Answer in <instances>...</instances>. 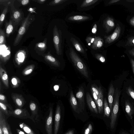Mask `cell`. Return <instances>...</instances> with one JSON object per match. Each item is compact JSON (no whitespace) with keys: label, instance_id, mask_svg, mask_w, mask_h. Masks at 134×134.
<instances>
[{"label":"cell","instance_id":"6da1fadb","mask_svg":"<svg viewBox=\"0 0 134 134\" xmlns=\"http://www.w3.org/2000/svg\"><path fill=\"white\" fill-rule=\"evenodd\" d=\"M35 15L29 13L24 18L20 25L17 34L14 40L13 45L14 46L18 45L21 41L23 36L27 30L30 25L35 19Z\"/></svg>","mask_w":134,"mask_h":134},{"label":"cell","instance_id":"d4e9b609","mask_svg":"<svg viewBox=\"0 0 134 134\" xmlns=\"http://www.w3.org/2000/svg\"><path fill=\"white\" fill-rule=\"evenodd\" d=\"M103 43V39L99 36L96 37L95 40L91 48L94 49H97L101 48Z\"/></svg>","mask_w":134,"mask_h":134},{"label":"cell","instance_id":"f546056e","mask_svg":"<svg viewBox=\"0 0 134 134\" xmlns=\"http://www.w3.org/2000/svg\"><path fill=\"white\" fill-rule=\"evenodd\" d=\"M35 67L34 64H31L25 68L23 70L22 73L24 76H27L30 74L33 71Z\"/></svg>","mask_w":134,"mask_h":134},{"label":"cell","instance_id":"ab89813d","mask_svg":"<svg viewBox=\"0 0 134 134\" xmlns=\"http://www.w3.org/2000/svg\"><path fill=\"white\" fill-rule=\"evenodd\" d=\"M67 1V0H54L50 2L49 5L51 6H54L61 4Z\"/></svg>","mask_w":134,"mask_h":134},{"label":"cell","instance_id":"8fae6325","mask_svg":"<svg viewBox=\"0 0 134 134\" xmlns=\"http://www.w3.org/2000/svg\"><path fill=\"white\" fill-rule=\"evenodd\" d=\"M12 98L14 103L19 108H22L26 102L22 95L14 93H12Z\"/></svg>","mask_w":134,"mask_h":134},{"label":"cell","instance_id":"5b68a950","mask_svg":"<svg viewBox=\"0 0 134 134\" xmlns=\"http://www.w3.org/2000/svg\"><path fill=\"white\" fill-rule=\"evenodd\" d=\"M53 42L56 52L58 55L62 54V32L55 25L53 29Z\"/></svg>","mask_w":134,"mask_h":134},{"label":"cell","instance_id":"f35d334b","mask_svg":"<svg viewBox=\"0 0 134 134\" xmlns=\"http://www.w3.org/2000/svg\"><path fill=\"white\" fill-rule=\"evenodd\" d=\"M95 37H96L89 36L87 37L86 38V41L87 44L91 47L93 44Z\"/></svg>","mask_w":134,"mask_h":134},{"label":"cell","instance_id":"11a10c76","mask_svg":"<svg viewBox=\"0 0 134 134\" xmlns=\"http://www.w3.org/2000/svg\"><path fill=\"white\" fill-rule=\"evenodd\" d=\"M0 134H3L2 128L1 126H0Z\"/></svg>","mask_w":134,"mask_h":134},{"label":"cell","instance_id":"3957f363","mask_svg":"<svg viewBox=\"0 0 134 134\" xmlns=\"http://www.w3.org/2000/svg\"><path fill=\"white\" fill-rule=\"evenodd\" d=\"M120 93L121 91L116 88L115 90L111 111L110 127L111 129H114L115 125L119 110V99Z\"/></svg>","mask_w":134,"mask_h":134},{"label":"cell","instance_id":"cb8c5ba5","mask_svg":"<svg viewBox=\"0 0 134 134\" xmlns=\"http://www.w3.org/2000/svg\"><path fill=\"white\" fill-rule=\"evenodd\" d=\"M47 38H44L43 41L37 43L35 46V49L41 52H44L47 48Z\"/></svg>","mask_w":134,"mask_h":134},{"label":"cell","instance_id":"f5cc1de1","mask_svg":"<svg viewBox=\"0 0 134 134\" xmlns=\"http://www.w3.org/2000/svg\"><path fill=\"white\" fill-rule=\"evenodd\" d=\"M59 86L58 85H55L54 86V90L55 91H57L59 89Z\"/></svg>","mask_w":134,"mask_h":134},{"label":"cell","instance_id":"9c48e42d","mask_svg":"<svg viewBox=\"0 0 134 134\" xmlns=\"http://www.w3.org/2000/svg\"><path fill=\"white\" fill-rule=\"evenodd\" d=\"M4 114L0 110V126L3 134H13L10 126L6 121Z\"/></svg>","mask_w":134,"mask_h":134},{"label":"cell","instance_id":"6f0895ef","mask_svg":"<svg viewBox=\"0 0 134 134\" xmlns=\"http://www.w3.org/2000/svg\"><path fill=\"white\" fill-rule=\"evenodd\" d=\"M120 134H128L127 133L125 132H122L121 133H120Z\"/></svg>","mask_w":134,"mask_h":134},{"label":"cell","instance_id":"4fadbf2b","mask_svg":"<svg viewBox=\"0 0 134 134\" xmlns=\"http://www.w3.org/2000/svg\"><path fill=\"white\" fill-rule=\"evenodd\" d=\"M103 26L106 32L110 31L115 26L113 19L109 16L107 17L103 21Z\"/></svg>","mask_w":134,"mask_h":134},{"label":"cell","instance_id":"7bdbcfd3","mask_svg":"<svg viewBox=\"0 0 134 134\" xmlns=\"http://www.w3.org/2000/svg\"><path fill=\"white\" fill-rule=\"evenodd\" d=\"M92 129L93 128L91 124H89L87 128L85 129L84 134H91Z\"/></svg>","mask_w":134,"mask_h":134},{"label":"cell","instance_id":"836d02e7","mask_svg":"<svg viewBox=\"0 0 134 134\" xmlns=\"http://www.w3.org/2000/svg\"><path fill=\"white\" fill-rule=\"evenodd\" d=\"M98 1V0H84L81 5V7H85L93 4Z\"/></svg>","mask_w":134,"mask_h":134},{"label":"cell","instance_id":"d590c367","mask_svg":"<svg viewBox=\"0 0 134 134\" xmlns=\"http://www.w3.org/2000/svg\"><path fill=\"white\" fill-rule=\"evenodd\" d=\"M0 102L5 104L9 108L10 110H13L11 105L8 103L6 97L4 95L1 94H0Z\"/></svg>","mask_w":134,"mask_h":134},{"label":"cell","instance_id":"680465c9","mask_svg":"<svg viewBox=\"0 0 134 134\" xmlns=\"http://www.w3.org/2000/svg\"><path fill=\"white\" fill-rule=\"evenodd\" d=\"M133 133H134V130H133Z\"/></svg>","mask_w":134,"mask_h":134},{"label":"cell","instance_id":"8992f818","mask_svg":"<svg viewBox=\"0 0 134 134\" xmlns=\"http://www.w3.org/2000/svg\"><path fill=\"white\" fill-rule=\"evenodd\" d=\"M10 116L14 117L21 119H31L30 114L26 108H17L14 110H8Z\"/></svg>","mask_w":134,"mask_h":134},{"label":"cell","instance_id":"7dc6e473","mask_svg":"<svg viewBox=\"0 0 134 134\" xmlns=\"http://www.w3.org/2000/svg\"><path fill=\"white\" fill-rule=\"evenodd\" d=\"M46 1V0H34V1L39 4H44Z\"/></svg>","mask_w":134,"mask_h":134},{"label":"cell","instance_id":"f6af8a7d","mask_svg":"<svg viewBox=\"0 0 134 134\" xmlns=\"http://www.w3.org/2000/svg\"><path fill=\"white\" fill-rule=\"evenodd\" d=\"M97 30V26L96 24H95L92 29V32L94 34H96Z\"/></svg>","mask_w":134,"mask_h":134},{"label":"cell","instance_id":"e575fe53","mask_svg":"<svg viewBox=\"0 0 134 134\" xmlns=\"http://www.w3.org/2000/svg\"><path fill=\"white\" fill-rule=\"evenodd\" d=\"M5 33L3 30L0 29V45H4L6 42Z\"/></svg>","mask_w":134,"mask_h":134},{"label":"cell","instance_id":"d6a6232c","mask_svg":"<svg viewBox=\"0 0 134 134\" xmlns=\"http://www.w3.org/2000/svg\"><path fill=\"white\" fill-rule=\"evenodd\" d=\"M11 82L12 87L14 88L18 87L20 83V79L16 76L12 77L11 79Z\"/></svg>","mask_w":134,"mask_h":134},{"label":"cell","instance_id":"4316f807","mask_svg":"<svg viewBox=\"0 0 134 134\" xmlns=\"http://www.w3.org/2000/svg\"><path fill=\"white\" fill-rule=\"evenodd\" d=\"M89 18L88 16H86L75 15L70 16L68 19L71 21H81L87 20Z\"/></svg>","mask_w":134,"mask_h":134},{"label":"cell","instance_id":"7402d4cb","mask_svg":"<svg viewBox=\"0 0 134 134\" xmlns=\"http://www.w3.org/2000/svg\"><path fill=\"white\" fill-rule=\"evenodd\" d=\"M0 65V77L1 79L5 86L9 87L8 77L6 71Z\"/></svg>","mask_w":134,"mask_h":134},{"label":"cell","instance_id":"7c38bea8","mask_svg":"<svg viewBox=\"0 0 134 134\" xmlns=\"http://www.w3.org/2000/svg\"><path fill=\"white\" fill-rule=\"evenodd\" d=\"M49 110V114L46 122L45 129L47 134H52L53 109L51 107Z\"/></svg>","mask_w":134,"mask_h":134},{"label":"cell","instance_id":"44dd1931","mask_svg":"<svg viewBox=\"0 0 134 134\" xmlns=\"http://www.w3.org/2000/svg\"><path fill=\"white\" fill-rule=\"evenodd\" d=\"M14 26L11 20L9 19L8 21L6 20L5 22V34L6 36L8 37L12 33L13 29Z\"/></svg>","mask_w":134,"mask_h":134},{"label":"cell","instance_id":"8d00e7d4","mask_svg":"<svg viewBox=\"0 0 134 134\" xmlns=\"http://www.w3.org/2000/svg\"><path fill=\"white\" fill-rule=\"evenodd\" d=\"M7 106L2 102H0V110L6 115L10 116L7 109Z\"/></svg>","mask_w":134,"mask_h":134},{"label":"cell","instance_id":"603a6c76","mask_svg":"<svg viewBox=\"0 0 134 134\" xmlns=\"http://www.w3.org/2000/svg\"><path fill=\"white\" fill-rule=\"evenodd\" d=\"M71 41L75 49L79 52L81 53L85 54V51L84 48L81 44L75 38H72Z\"/></svg>","mask_w":134,"mask_h":134},{"label":"cell","instance_id":"ee69618b","mask_svg":"<svg viewBox=\"0 0 134 134\" xmlns=\"http://www.w3.org/2000/svg\"><path fill=\"white\" fill-rule=\"evenodd\" d=\"M18 1H19L22 5H25L29 3L30 1L29 0H19Z\"/></svg>","mask_w":134,"mask_h":134},{"label":"cell","instance_id":"74e56055","mask_svg":"<svg viewBox=\"0 0 134 134\" xmlns=\"http://www.w3.org/2000/svg\"><path fill=\"white\" fill-rule=\"evenodd\" d=\"M126 92L127 94L130 96L134 100V90L131 86H129L126 88Z\"/></svg>","mask_w":134,"mask_h":134},{"label":"cell","instance_id":"7a4b0ae2","mask_svg":"<svg viewBox=\"0 0 134 134\" xmlns=\"http://www.w3.org/2000/svg\"><path fill=\"white\" fill-rule=\"evenodd\" d=\"M69 54L74 65L78 70L84 76L88 78V72L85 64L71 47L70 48Z\"/></svg>","mask_w":134,"mask_h":134},{"label":"cell","instance_id":"ba28073f","mask_svg":"<svg viewBox=\"0 0 134 134\" xmlns=\"http://www.w3.org/2000/svg\"><path fill=\"white\" fill-rule=\"evenodd\" d=\"M121 30L120 26L118 24H117L116 27L112 34L104 36L105 43L110 44L117 40L120 36Z\"/></svg>","mask_w":134,"mask_h":134},{"label":"cell","instance_id":"9a60e30c","mask_svg":"<svg viewBox=\"0 0 134 134\" xmlns=\"http://www.w3.org/2000/svg\"><path fill=\"white\" fill-rule=\"evenodd\" d=\"M43 56L45 60L49 64L56 67L60 66L59 62L49 52L44 54Z\"/></svg>","mask_w":134,"mask_h":134},{"label":"cell","instance_id":"d6986e66","mask_svg":"<svg viewBox=\"0 0 134 134\" xmlns=\"http://www.w3.org/2000/svg\"><path fill=\"white\" fill-rule=\"evenodd\" d=\"M125 106L126 112L131 119H132L134 114V106L133 105L129 100L127 99L125 101Z\"/></svg>","mask_w":134,"mask_h":134},{"label":"cell","instance_id":"9f6ffc18","mask_svg":"<svg viewBox=\"0 0 134 134\" xmlns=\"http://www.w3.org/2000/svg\"><path fill=\"white\" fill-rule=\"evenodd\" d=\"M127 1L129 2H134V0H127Z\"/></svg>","mask_w":134,"mask_h":134},{"label":"cell","instance_id":"e0dca14e","mask_svg":"<svg viewBox=\"0 0 134 134\" xmlns=\"http://www.w3.org/2000/svg\"><path fill=\"white\" fill-rule=\"evenodd\" d=\"M99 88V93L96 105L98 108L99 113L102 114L103 112L104 106L103 91L101 86H100Z\"/></svg>","mask_w":134,"mask_h":134},{"label":"cell","instance_id":"f907efd6","mask_svg":"<svg viewBox=\"0 0 134 134\" xmlns=\"http://www.w3.org/2000/svg\"><path fill=\"white\" fill-rule=\"evenodd\" d=\"M120 1V0H112L110 1L108 3L109 4H111L116 3Z\"/></svg>","mask_w":134,"mask_h":134},{"label":"cell","instance_id":"816d5d0a","mask_svg":"<svg viewBox=\"0 0 134 134\" xmlns=\"http://www.w3.org/2000/svg\"><path fill=\"white\" fill-rule=\"evenodd\" d=\"M16 131L18 134H26L24 132L19 129H16Z\"/></svg>","mask_w":134,"mask_h":134},{"label":"cell","instance_id":"52a82bcc","mask_svg":"<svg viewBox=\"0 0 134 134\" xmlns=\"http://www.w3.org/2000/svg\"><path fill=\"white\" fill-rule=\"evenodd\" d=\"M0 46L1 62L3 63H5L9 59L10 57V48L9 46L6 47L5 44Z\"/></svg>","mask_w":134,"mask_h":134},{"label":"cell","instance_id":"ac0fdd59","mask_svg":"<svg viewBox=\"0 0 134 134\" xmlns=\"http://www.w3.org/2000/svg\"><path fill=\"white\" fill-rule=\"evenodd\" d=\"M115 90L113 85L112 83H111L109 88L108 95V104L111 111L112 109Z\"/></svg>","mask_w":134,"mask_h":134},{"label":"cell","instance_id":"681fc988","mask_svg":"<svg viewBox=\"0 0 134 134\" xmlns=\"http://www.w3.org/2000/svg\"><path fill=\"white\" fill-rule=\"evenodd\" d=\"M129 23L131 25L134 26V16L131 18L130 20Z\"/></svg>","mask_w":134,"mask_h":134},{"label":"cell","instance_id":"30bf717a","mask_svg":"<svg viewBox=\"0 0 134 134\" xmlns=\"http://www.w3.org/2000/svg\"><path fill=\"white\" fill-rule=\"evenodd\" d=\"M27 53L24 49H20L16 53L14 56L15 61L18 66L21 65L25 62L27 57Z\"/></svg>","mask_w":134,"mask_h":134},{"label":"cell","instance_id":"ffe728a7","mask_svg":"<svg viewBox=\"0 0 134 134\" xmlns=\"http://www.w3.org/2000/svg\"><path fill=\"white\" fill-rule=\"evenodd\" d=\"M84 91L83 88L81 87L79 89L76 94L80 106L84 108L85 105L84 99Z\"/></svg>","mask_w":134,"mask_h":134},{"label":"cell","instance_id":"5bb4252c","mask_svg":"<svg viewBox=\"0 0 134 134\" xmlns=\"http://www.w3.org/2000/svg\"><path fill=\"white\" fill-rule=\"evenodd\" d=\"M61 109L59 105L57 106L55 116L54 134H57L59 129L61 117Z\"/></svg>","mask_w":134,"mask_h":134},{"label":"cell","instance_id":"db71d44e","mask_svg":"<svg viewBox=\"0 0 134 134\" xmlns=\"http://www.w3.org/2000/svg\"><path fill=\"white\" fill-rule=\"evenodd\" d=\"M65 134H74V131L73 130H70Z\"/></svg>","mask_w":134,"mask_h":134},{"label":"cell","instance_id":"484cf974","mask_svg":"<svg viewBox=\"0 0 134 134\" xmlns=\"http://www.w3.org/2000/svg\"><path fill=\"white\" fill-rule=\"evenodd\" d=\"M11 1V0H10L8 3L5 4V7L1 14L0 17V27H1L2 26L3 22L4 20L5 16L8 10V7L9 6Z\"/></svg>","mask_w":134,"mask_h":134},{"label":"cell","instance_id":"c3c4849f","mask_svg":"<svg viewBox=\"0 0 134 134\" xmlns=\"http://www.w3.org/2000/svg\"><path fill=\"white\" fill-rule=\"evenodd\" d=\"M128 52L130 55L134 57V48L129 51Z\"/></svg>","mask_w":134,"mask_h":134},{"label":"cell","instance_id":"60d3db41","mask_svg":"<svg viewBox=\"0 0 134 134\" xmlns=\"http://www.w3.org/2000/svg\"><path fill=\"white\" fill-rule=\"evenodd\" d=\"M126 46H134V36L130 37L127 38Z\"/></svg>","mask_w":134,"mask_h":134},{"label":"cell","instance_id":"277c9868","mask_svg":"<svg viewBox=\"0 0 134 134\" xmlns=\"http://www.w3.org/2000/svg\"><path fill=\"white\" fill-rule=\"evenodd\" d=\"M14 1L11 0L9 5L10 6V19L12 21L14 26H16L21 23L24 19V15L21 9H16L14 5Z\"/></svg>","mask_w":134,"mask_h":134},{"label":"cell","instance_id":"83f0119b","mask_svg":"<svg viewBox=\"0 0 134 134\" xmlns=\"http://www.w3.org/2000/svg\"><path fill=\"white\" fill-rule=\"evenodd\" d=\"M70 102L73 109L76 111L78 107L77 103L72 91H71L70 93Z\"/></svg>","mask_w":134,"mask_h":134},{"label":"cell","instance_id":"4dcf8cb0","mask_svg":"<svg viewBox=\"0 0 134 134\" xmlns=\"http://www.w3.org/2000/svg\"><path fill=\"white\" fill-rule=\"evenodd\" d=\"M29 108L32 113V115H35L37 113L38 107L33 101H31L29 104Z\"/></svg>","mask_w":134,"mask_h":134},{"label":"cell","instance_id":"1f68e13d","mask_svg":"<svg viewBox=\"0 0 134 134\" xmlns=\"http://www.w3.org/2000/svg\"><path fill=\"white\" fill-rule=\"evenodd\" d=\"M104 116L108 117L110 115V109L106 98H105L104 102Z\"/></svg>","mask_w":134,"mask_h":134},{"label":"cell","instance_id":"b9f144b4","mask_svg":"<svg viewBox=\"0 0 134 134\" xmlns=\"http://www.w3.org/2000/svg\"><path fill=\"white\" fill-rule=\"evenodd\" d=\"M96 58L99 61L102 63H104L105 59L104 57L101 54H95Z\"/></svg>","mask_w":134,"mask_h":134},{"label":"cell","instance_id":"bcb514c9","mask_svg":"<svg viewBox=\"0 0 134 134\" xmlns=\"http://www.w3.org/2000/svg\"><path fill=\"white\" fill-rule=\"evenodd\" d=\"M130 61L132 69L134 76V60L132 58H131Z\"/></svg>","mask_w":134,"mask_h":134},{"label":"cell","instance_id":"f1b7e54d","mask_svg":"<svg viewBox=\"0 0 134 134\" xmlns=\"http://www.w3.org/2000/svg\"><path fill=\"white\" fill-rule=\"evenodd\" d=\"M19 125L20 128L27 134H35L32 130L24 123H20Z\"/></svg>","mask_w":134,"mask_h":134},{"label":"cell","instance_id":"2e32d148","mask_svg":"<svg viewBox=\"0 0 134 134\" xmlns=\"http://www.w3.org/2000/svg\"><path fill=\"white\" fill-rule=\"evenodd\" d=\"M86 102L89 108L93 112L98 114V111L96 105L90 93L87 92L86 94Z\"/></svg>","mask_w":134,"mask_h":134}]
</instances>
